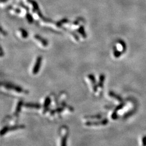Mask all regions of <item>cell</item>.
<instances>
[{
  "label": "cell",
  "instance_id": "4",
  "mask_svg": "<svg viewBox=\"0 0 146 146\" xmlns=\"http://www.w3.org/2000/svg\"><path fill=\"white\" fill-rule=\"evenodd\" d=\"M25 128L24 125H14L12 126H5L1 130V136H3V135L6 134L8 132L14 131L19 129H22Z\"/></svg>",
  "mask_w": 146,
  "mask_h": 146
},
{
  "label": "cell",
  "instance_id": "13",
  "mask_svg": "<svg viewBox=\"0 0 146 146\" xmlns=\"http://www.w3.org/2000/svg\"><path fill=\"white\" fill-rule=\"evenodd\" d=\"M23 106V101H20L18 103H17V106L16 107V109H15V112L13 114V115L15 117H16L18 118L19 116V114L21 112V109H22V107Z\"/></svg>",
  "mask_w": 146,
  "mask_h": 146
},
{
  "label": "cell",
  "instance_id": "1",
  "mask_svg": "<svg viewBox=\"0 0 146 146\" xmlns=\"http://www.w3.org/2000/svg\"><path fill=\"white\" fill-rule=\"evenodd\" d=\"M1 89H3L2 90L8 92L9 94H12L13 95H27L28 94V92L27 90L23 89L22 88L10 83L2 82Z\"/></svg>",
  "mask_w": 146,
  "mask_h": 146
},
{
  "label": "cell",
  "instance_id": "8",
  "mask_svg": "<svg viewBox=\"0 0 146 146\" xmlns=\"http://www.w3.org/2000/svg\"><path fill=\"white\" fill-rule=\"evenodd\" d=\"M33 39L36 42V43H38V44L42 47H47L48 45V41L42 38L40 35H35L33 36Z\"/></svg>",
  "mask_w": 146,
  "mask_h": 146
},
{
  "label": "cell",
  "instance_id": "20",
  "mask_svg": "<svg viewBox=\"0 0 146 146\" xmlns=\"http://www.w3.org/2000/svg\"><path fill=\"white\" fill-rule=\"evenodd\" d=\"M76 32L78 33V34H79L83 39H86L87 35L85 32L84 27H83V25H82L81 27H80L79 29H77L76 30Z\"/></svg>",
  "mask_w": 146,
  "mask_h": 146
},
{
  "label": "cell",
  "instance_id": "15",
  "mask_svg": "<svg viewBox=\"0 0 146 146\" xmlns=\"http://www.w3.org/2000/svg\"><path fill=\"white\" fill-rule=\"evenodd\" d=\"M9 12L12 15H16V16H18L23 17L22 12H21V10L19 9H18L16 7H15L14 6H13V7L9 8Z\"/></svg>",
  "mask_w": 146,
  "mask_h": 146
},
{
  "label": "cell",
  "instance_id": "26",
  "mask_svg": "<svg viewBox=\"0 0 146 146\" xmlns=\"http://www.w3.org/2000/svg\"><path fill=\"white\" fill-rule=\"evenodd\" d=\"M3 49H2V48L1 47V57H2L3 56Z\"/></svg>",
  "mask_w": 146,
  "mask_h": 146
},
{
  "label": "cell",
  "instance_id": "17",
  "mask_svg": "<svg viewBox=\"0 0 146 146\" xmlns=\"http://www.w3.org/2000/svg\"><path fill=\"white\" fill-rule=\"evenodd\" d=\"M31 14H32V15L33 19L35 20L41 21L42 19L43 18V16L42 15L41 13H40V11L39 9L35 10V11L31 13Z\"/></svg>",
  "mask_w": 146,
  "mask_h": 146
},
{
  "label": "cell",
  "instance_id": "18",
  "mask_svg": "<svg viewBox=\"0 0 146 146\" xmlns=\"http://www.w3.org/2000/svg\"><path fill=\"white\" fill-rule=\"evenodd\" d=\"M23 107L26 108L28 109H39L41 108L42 107L41 105H40L38 103H26L23 105Z\"/></svg>",
  "mask_w": 146,
  "mask_h": 146
},
{
  "label": "cell",
  "instance_id": "16",
  "mask_svg": "<svg viewBox=\"0 0 146 146\" xmlns=\"http://www.w3.org/2000/svg\"><path fill=\"white\" fill-rule=\"evenodd\" d=\"M102 118V116L101 115H96L93 116H87L83 118L84 121H94L95 120H99Z\"/></svg>",
  "mask_w": 146,
  "mask_h": 146
},
{
  "label": "cell",
  "instance_id": "14",
  "mask_svg": "<svg viewBox=\"0 0 146 146\" xmlns=\"http://www.w3.org/2000/svg\"><path fill=\"white\" fill-rule=\"evenodd\" d=\"M17 35L19 37L23 39H25L28 37V33L25 29L23 28H20L17 31Z\"/></svg>",
  "mask_w": 146,
  "mask_h": 146
},
{
  "label": "cell",
  "instance_id": "23",
  "mask_svg": "<svg viewBox=\"0 0 146 146\" xmlns=\"http://www.w3.org/2000/svg\"><path fill=\"white\" fill-rule=\"evenodd\" d=\"M25 18L26 20H27V22L29 23V24H32L33 22V17L32 16V15H29L28 13L27 14V15L25 16Z\"/></svg>",
  "mask_w": 146,
  "mask_h": 146
},
{
  "label": "cell",
  "instance_id": "22",
  "mask_svg": "<svg viewBox=\"0 0 146 146\" xmlns=\"http://www.w3.org/2000/svg\"><path fill=\"white\" fill-rule=\"evenodd\" d=\"M108 95L109 97H110V98H111L112 99H113V100H114L117 101L118 102H120L122 101L121 98L118 96L116 95L115 94H114L113 92H109L108 94Z\"/></svg>",
  "mask_w": 146,
  "mask_h": 146
},
{
  "label": "cell",
  "instance_id": "10",
  "mask_svg": "<svg viewBox=\"0 0 146 146\" xmlns=\"http://www.w3.org/2000/svg\"><path fill=\"white\" fill-rule=\"evenodd\" d=\"M85 23V20L81 17L77 19L75 21L73 22L70 24V27L72 30H77L79 29L82 25H83Z\"/></svg>",
  "mask_w": 146,
  "mask_h": 146
},
{
  "label": "cell",
  "instance_id": "24",
  "mask_svg": "<svg viewBox=\"0 0 146 146\" xmlns=\"http://www.w3.org/2000/svg\"><path fill=\"white\" fill-rule=\"evenodd\" d=\"M9 2H10V0H1V3H0L1 7H3L6 6L7 4L9 3Z\"/></svg>",
  "mask_w": 146,
  "mask_h": 146
},
{
  "label": "cell",
  "instance_id": "2",
  "mask_svg": "<svg viewBox=\"0 0 146 146\" xmlns=\"http://www.w3.org/2000/svg\"><path fill=\"white\" fill-rule=\"evenodd\" d=\"M68 128L67 126H62L59 129V136L60 138V145H66L67 138L68 136Z\"/></svg>",
  "mask_w": 146,
  "mask_h": 146
},
{
  "label": "cell",
  "instance_id": "12",
  "mask_svg": "<svg viewBox=\"0 0 146 146\" xmlns=\"http://www.w3.org/2000/svg\"><path fill=\"white\" fill-rule=\"evenodd\" d=\"M105 76L101 74L100 76H99V80H98V83H97V86H98V93L97 95H100L102 92V89L103 88V83L105 82Z\"/></svg>",
  "mask_w": 146,
  "mask_h": 146
},
{
  "label": "cell",
  "instance_id": "11",
  "mask_svg": "<svg viewBox=\"0 0 146 146\" xmlns=\"http://www.w3.org/2000/svg\"><path fill=\"white\" fill-rule=\"evenodd\" d=\"M42 60V57L40 56H38L37 57V59H36V62L32 70V73L33 75H36L37 74H38L41 66Z\"/></svg>",
  "mask_w": 146,
  "mask_h": 146
},
{
  "label": "cell",
  "instance_id": "7",
  "mask_svg": "<svg viewBox=\"0 0 146 146\" xmlns=\"http://www.w3.org/2000/svg\"><path fill=\"white\" fill-rule=\"evenodd\" d=\"M108 123V120L107 119H103L101 121H87L85 123V124L88 127H97L100 126H104Z\"/></svg>",
  "mask_w": 146,
  "mask_h": 146
},
{
  "label": "cell",
  "instance_id": "19",
  "mask_svg": "<svg viewBox=\"0 0 146 146\" xmlns=\"http://www.w3.org/2000/svg\"><path fill=\"white\" fill-rule=\"evenodd\" d=\"M67 98V94L66 92H62L60 94L58 97H57V101L60 104L65 102Z\"/></svg>",
  "mask_w": 146,
  "mask_h": 146
},
{
  "label": "cell",
  "instance_id": "5",
  "mask_svg": "<svg viewBox=\"0 0 146 146\" xmlns=\"http://www.w3.org/2000/svg\"><path fill=\"white\" fill-rule=\"evenodd\" d=\"M21 2H22L26 7H27L29 9L30 13H32L36 10L39 9V6L33 0H20Z\"/></svg>",
  "mask_w": 146,
  "mask_h": 146
},
{
  "label": "cell",
  "instance_id": "3",
  "mask_svg": "<svg viewBox=\"0 0 146 146\" xmlns=\"http://www.w3.org/2000/svg\"><path fill=\"white\" fill-rule=\"evenodd\" d=\"M87 79L88 84L90 86L91 89L94 93L97 95L98 93V86L96 82L95 76L93 74H89L87 76Z\"/></svg>",
  "mask_w": 146,
  "mask_h": 146
},
{
  "label": "cell",
  "instance_id": "9",
  "mask_svg": "<svg viewBox=\"0 0 146 146\" xmlns=\"http://www.w3.org/2000/svg\"><path fill=\"white\" fill-rule=\"evenodd\" d=\"M51 105V97L50 96H47L43 102V104L42 107H41L42 113L44 114L48 112L49 110V106Z\"/></svg>",
  "mask_w": 146,
  "mask_h": 146
},
{
  "label": "cell",
  "instance_id": "21",
  "mask_svg": "<svg viewBox=\"0 0 146 146\" xmlns=\"http://www.w3.org/2000/svg\"><path fill=\"white\" fill-rule=\"evenodd\" d=\"M68 34L69 35L70 38L72 39V40L74 42H79V37L75 33L71 32V31H69L68 32Z\"/></svg>",
  "mask_w": 146,
  "mask_h": 146
},
{
  "label": "cell",
  "instance_id": "25",
  "mask_svg": "<svg viewBox=\"0 0 146 146\" xmlns=\"http://www.w3.org/2000/svg\"><path fill=\"white\" fill-rule=\"evenodd\" d=\"M1 35H3V36H7V32H6V31L3 30L2 27L1 28Z\"/></svg>",
  "mask_w": 146,
  "mask_h": 146
},
{
  "label": "cell",
  "instance_id": "6",
  "mask_svg": "<svg viewBox=\"0 0 146 146\" xmlns=\"http://www.w3.org/2000/svg\"><path fill=\"white\" fill-rule=\"evenodd\" d=\"M124 50V45L122 42H118L116 47L114 49V55L115 57H118L120 56L122 52Z\"/></svg>",
  "mask_w": 146,
  "mask_h": 146
}]
</instances>
